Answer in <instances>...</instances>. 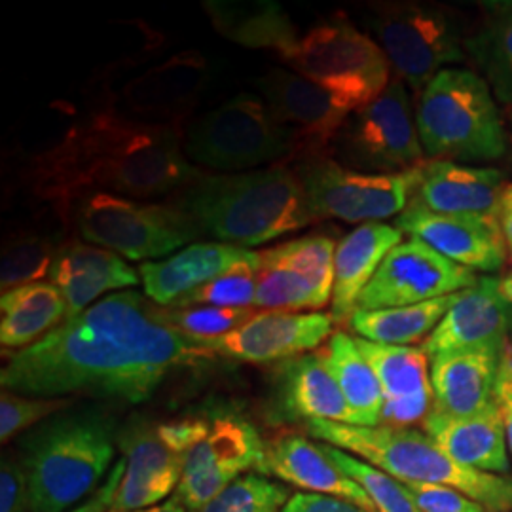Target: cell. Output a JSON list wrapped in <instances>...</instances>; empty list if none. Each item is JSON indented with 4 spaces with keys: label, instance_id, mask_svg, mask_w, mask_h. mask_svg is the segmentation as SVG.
<instances>
[{
    "label": "cell",
    "instance_id": "f6af8a7d",
    "mask_svg": "<svg viewBox=\"0 0 512 512\" xmlns=\"http://www.w3.org/2000/svg\"><path fill=\"white\" fill-rule=\"evenodd\" d=\"M495 403L501 412V420L505 425L507 444L512 456V349L509 344L503 351V359L499 366V376L495 385Z\"/></svg>",
    "mask_w": 512,
    "mask_h": 512
},
{
    "label": "cell",
    "instance_id": "c3c4849f",
    "mask_svg": "<svg viewBox=\"0 0 512 512\" xmlns=\"http://www.w3.org/2000/svg\"><path fill=\"white\" fill-rule=\"evenodd\" d=\"M109 512H186V507L183 505V501L175 495V497H169L164 503L156 505V507H150V509H143V511H109Z\"/></svg>",
    "mask_w": 512,
    "mask_h": 512
},
{
    "label": "cell",
    "instance_id": "ba28073f",
    "mask_svg": "<svg viewBox=\"0 0 512 512\" xmlns=\"http://www.w3.org/2000/svg\"><path fill=\"white\" fill-rule=\"evenodd\" d=\"M330 158L372 175H399L427 162L403 80L391 76L384 92L349 116L332 141Z\"/></svg>",
    "mask_w": 512,
    "mask_h": 512
},
{
    "label": "cell",
    "instance_id": "603a6c76",
    "mask_svg": "<svg viewBox=\"0 0 512 512\" xmlns=\"http://www.w3.org/2000/svg\"><path fill=\"white\" fill-rule=\"evenodd\" d=\"M139 277L122 256L82 241L59 247L50 270V283L67 304L65 319L88 310L105 294L128 291L141 281Z\"/></svg>",
    "mask_w": 512,
    "mask_h": 512
},
{
    "label": "cell",
    "instance_id": "4fadbf2b",
    "mask_svg": "<svg viewBox=\"0 0 512 512\" xmlns=\"http://www.w3.org/2000/svg\"><path fill=\"white\" fill-rule=\"evenodd\" d=\"M264 101L291 139L293 162L330 156L332 141L357 107L308 78L274 69L260 80Z\"/></svg>",
    "mask_w": 512,
    "mask_h": 512
},
{
    "label": "cell",
    "instance_id": "6da1fadb",
    "mask_svg": "<svg viewBox=\"0 0 512 512\" xmlns=\"http://www.w3.org/2000/svg\"><path fill=\"white\" fill-rule=\"evenodd\" d=\"M213 357L139 291L112 293L65 319L2 368V389L40 399L88 395L143 403L181 366Z\"/></svg>",
    "mask_w": 512,
    "mask_h": 512
},
{
    "label": "cell",
    "instance_id": "8992f818",
    "mask_svg": "<svg viewBox=\"0 0 512 512\" xmlns=\"http://www.w3.org/2000/svg\"><path fill=\"white\" fill-rule=\"evenodd\" d=\"M416 124L425 158L488 164L507 156V126L488 82L471 69L437 74L418 95Z\"/></svg>",
    "mask_w": 512,
    "mask_h": 512
},
{
    "label": "cell",
    "instance_id": "9a60e30c",
    "mask_svg": "<svg viewBox=\"0 0 512 512\" xmlns=\"http://www.w3.org/2000/svg\"><path fill=\"white\" fill-rule=\"evenodd\" d=\"M478 275L439 255L429 245L408 239L385 256L368 283L357 310H384L429 302L473 287Z\"/></svg>",
    "mask_w": 512,
    "mask_h": 512
},
{
    "label": "cell",
    "instance_id": "ffe728a7",
    "mask_svg": "<svg viewBox=\"0 0 512 512\" xmlns=\"http://www.w3.org/2000/svg\"><path fill=\"white\" fill-rule=\"evenodd\" d=\"M505 177L494 167L427 160L414 205L450 217H471L499 224Z\"/></svg>",
    "mask_w": 512,
    "mask_h": 512
},
{
    "label": "cell",
    "instance_id": "5b68a950",
    "mask_svg": "<svg viewBox=\"0 0 512 512\" xmlns=\"http://www.w3.org/2000/svg\"><path fill=\"white\" fill-rule=\"evenodd\" d=\"M311 439L342 448L403 484H444L469 495L486 511H512V480L456 463L425 431L406 425H348L308 421Z\"/></svg>",
    "mask_w": 512,
    "mask_h": 512
},
{
    "label": "cell",
    "instance_id": "d6a6232c",
    "mask_svg": "<svg viewBox=\"0 0 512 512\" xmlns=\"http://www.w3.org/2000/svg\"><path fill=\"white\" fill-rule=\"evenodd\" d=\"M456 298L458 293L414 306L355 311L348 321L349 329L357 334V338L374 344L412 346L429 338Z\"/></svg>",
    "mask_w": 512,
    "mask_h": 512
},
{
    "label": "cell",
    "instance_id": "ac0fdd59",
    "mask_svg": "<svg viewBox=\"0 0 512 512\" xmlns=\"http://www.w3.org/2000/svg\"><path fill=\"white\" fill-rule=\"evenodd\" d=\"M124 452V476L110 511H143L167 501L183 480L186 458L165 444L158 427L135 421L118 435Z\"/></svg>",
    "mask_w": 512,
    "mask_h": 512
},
{
    "label": "cell",
    "instance_id": "30bf717a",
    "mask_svg": "<svg viewBox=\"0 0 512 512\" xmlns=\"http://www.w3.org/2000/svg\"><path fill=\"white\" fill-rule=\"evenodd\" d=\"M183 150L190 164L217 171L251 169L293 154L287 131L266 101L249 93L198 118L183 137Z\"/></svg>",
    "mask_w": 512,
    "mask_h": 512
},
{
    "label": "cell",
    "instance_id": "7a4b0ae2",
    "mask_svg": "<svg viewBox=\"0 0 512 512\" xmlns=\"http://www.w3.org/2000/svg\"><path fill=\"white\" fill-rule=\"evenodd\" d=\"M200 169L184 156L179 129L95 112L67 129L33 162L29 179L38 198L65 217L86 196L150 198L177 192Z\"/></svg>",
    "mask_w": 512,
    "mask_h": 512
},
{
    "label": "cell",
    "instance_id": "ee69618b",
    "mask_svg": "<svg viewBox=\"0 0 512 512\" xmlns=\"http://www.w3.org/2000/svg\"><path fill=\"white\" fill-rule=\"evenodd\" d=\"M279 512H370L363 507L334 497V495L308 494L298 492L291 495V499L285 503V507Z\"/></svg>",
    "mask_w": 512,
    "mask_h": 512
},
{
    "label": "cell",
    "instance_id": "8fae6325",
    "mask_svg": "<svg viewBox=\"0 0 512 512\" xmlns=\"http://www.w3.org/2000/svg\"><path fill=\"white\" fill-rule=\"evenodd\" d=\"M73 213L84 241L129 260H162L200 238L194 224L175 207L133 202L109 192L82 198Z\"/></svg>",
    "mask_w": 512,
    "mask_h": 512
},
{
    "label": "cell",
    "instance_id": "f907efd6",
    "mask_svg": "<svg viewBox=\"0 0 512 512\" xmlns=\"http://www.w3.org/2000/svg\"><path fill=\"white\" fill-rule=\"evenodd\" d=\"M507 139H509V150H507V154L511 156L512 169V114H509V128H507Z\"/></svg>",
    "mask_w": 512,
    "mask_h": 512
},
{
    "label": "cell",
    "instance_id": "7c38bea8",
    "mask_svg": "<svg viewBox=\"0 0 512 512\" xmlns=\"http://www.w3.org/2000/svg\"><path fill=\"white\" fill-rule=\"evenodd\" d=\"M423 165L399 175H372L348 169L330 156H313L296 162L294 171L315 219L368 224L403 213L420 186Z\"/></svg>",
    "mask_w": 512,
    "mask_h": 512
},
{
    "label": "cell",
    "instance_id": "2e32d148",
    "mask_svg": "<svg viewBox=\"0 0 512 512\" xmlns=\"http://www.w3.org/2000/svg\"><path fill=\"white\" fill-rule=\"evenodd\" d=\"M334 325V317L321 311H256L239 329L200 346L251 365L283 363L319 348L332 336Z\"/></svg>",
    "mask_w": 512,
    "mask_h": 512
},
{
    "label": "cell",
    "instance_id": "e575fe53",
    "mask_svg": "<svg viewBox=\"0 0 512 512\" xmlns=\"http://www.w3.org/2000/svg\"><path fill=\"white\" fill-rule=\"evenodd\" d=\"M332 302V296L321 291L306 275L291 270L258 266L256 272L255 310L317 311Z\"/></svg>",
    "mask_w": 512,
    "mask_h": 512
},
{
    "label": "cell",
    "instance_id": "d590c367",
    "mask_svg": "<svg viewBox=\"0 0 512 512\" xmlns=\"http://www.w3.org/2000/svg\"><path fill=\"white\" fill-rule=\"evenodd\" d=\"M330 461L348 475L357 486L363 488L376 512H420L408 494L401 480L387 475L382 469L366 463L365 459L355 458L342 448L321 442Z\"/></svg>",
    "mask_w": 512,
    "mask_h": 512
},
{
    "label": "cell",
    "instance_id": "3957f363",
    "mask_svg": "<svg viewBox=\"0 0 512 512\" xmlns=\"http://www.w3.org/2000/svg\"><path fill=\"white\" fill-rule=\"evenodd\" d=\"M200 236L251 249L315 222L294 167L274 164L238 175L198 171L171 203Z\"/></svg>",
    "mask_w": 512,
    "mask_h": 512
},
{
    "label": "cell",
    "instance_id": "5bb4252c",
    "mask_svg": "<svg viewBox=\"0 0 512 512\" xmlns=\"http://www.w3.org/2000/svg\"><path fill=\"white\" fill-rule=\"evenodd\" d=\"M264 452L266 444L255 425L234 414H219L209 420L207 435L186 456L175 495L186 511L198 512L239 476L256 471Z\"/></svg>",
    "mask_w": 512,
    "mask_h": 512
},
{
    "label": "cell",
    "instance_id": "484cf974",
    "mask_svg": "<svg viewBox=\"0 0 512 512\" xmlns=\"http://www.w3.org/2000/svg\"><path fill=\"white\" fill-rule=\"evenodd\" d=\"M505 348H473L431 359L433 408L465 418L495 401V385Z\"/></svg>",
    "mask_w": 512,
    "mask_h": 512
},
{
    "label": "cell",
    "instance_id": "f546056e",
    "mask_svg": "<svg viewBox=\"0 0 512 512\" xmlns=\"http://www.w3.org/2000/svg\"><path fill=\"white\" fill-rule=\"evenodd\" d=\"M67 304L52 283H29L2 293L0 344L4 349L29 348L63 323Z\"/></svg>",
    "mask_w": 512,
    "mask_h": 512
},
{
    "label": "cell",
    "instance_id": "52a82bcc",
    "mask_svg": "<svg viewBox=\"0 0 512 512\" xmlns=\"http://www.w3.org/2000/svg\"><path fill=\"white\" fill-rule=\"evenodd\" d=\"M368 27L382 48L393 76L420 95L437 74L465 63L471 29L458 12L433 2H374Z\"/></svg>",
    "mask_w": 512,
    "mask_h": 512
},
{
    "label": "cell",
    "instance_id": "4316f807",
    "mask_svg": "<svg viewBox=\"0 0 512 512\" xmlns=\"http://www.w3.org/2000/svg\"><path fill=\"white\" fill-rule=\"evenodd\" d=\"M256 473L277 478L308 494L334 495L351 501L365 511H374L372 501L348 475H344L325 454L321 442L291 435L266 444L264 458Z\"/></svg>",
    "mask_w": 512,
    "mask_h": 512
},
{
    "label": "cell",
    "instance_id": "bcb514c9",
    "mask_svg": "<svg viewBox=\"0 0 512 512\" xmlns=\"http://www.w3.org/2000/svg\"><path fill=\"white\" fill-rule=\"evenodd\" d=\"M124 467H126V463H124V459H120L112 467L109 478L101 484V488L88 501L80 503L78 507H74V509L67 512H109L110 507H112L114 492H116V488H118V484H120V480L124 476Z\"/></svg>",
    "mask_w": 512,
    "mask_h": 512
},
{
    "label": "cell",
    "instance_id": "7bdbcfd3",
    "mask_svg": "<svg viewBox=\"0 0 512 512\" xmlns=\"http://www.w3.org/2000/svg\"><path fill=\"white\" fill-rule=\"evenodd\" d=\"M29 509L27 476L18 459L4 456L0 465V512H25Z\"/></svg>",
    "mask_w": 512,
    "mask_h": 512
},
{
    "label": "cell",
    "instance_id": "816d5d0a",
    "mask_svg": "<svg viewBox=\"0 0 512 512\" xmlns=\"http://www.w3.org/2000/svg\"><path fill=\"white\" fill-rule=\"evenodd\" d=\"M511 349H512V323H511Z\"/></svg>",
    "mask_w": 512,
    "mask_h": 512
},
{
    "label": "cell",
    "instance_id": "836d02e7",
    "mask_svg": "<svg viewBox=\"0 0 512 512\" xmlns=\"http://www.w3.org/2000/svg\"><path fill=\"white\" fill-rule=\"evenodd\" d=\"M336 241L329 236H306L270 247L260 255V264L306 275L321 291L334 293Z\"/></svg>",
    "mask_w": 512,
    "mask_h": 512
},
{
    "label": "cell",
    "instance_id": "74e56055",
    "mask_svg": "<svg viewBox=\"0 0 512 512\" xmlns=\"http://www.w3.org/2000/svg\"><path fill=\"white\" fill-rule=\"evenodd\" d=\"M291 495L283 482L260 473H247L198 512H279Z\"/></svg>",
    "mask_w": 512,
    "mask_h": 512
},
{
    "label": "cell",
    "instance_id": "8d00e7d4",
    "mask_svg": "<svg viewBox=\"0 0 512 512\" xmlns=\"http://www.w3.org/2000/svg\"><path fill=\"white\" fill-rule=\"evenodd\" d=\"M57 251L59 249L55 247L54 241L44 236H18L10 239L2 251V293L50 277Z\"/></svg>",
    "mask_w": 512,
    "mask_h": 512
},
{
    "label": "cell",
    "instance_id": "44dd1931",
    "mask_svg": "<svg viewBox=\"0 0 512 512\" xmlns=\"http://www.w3.org/2000/svg\"><path fill=\"white\" fill-rule=\"evenodd\" d=\"M272 408L281 421H334L355 425L330 372L325 353H306L275 370Z\"/></svg>",
    "mask_w": 512,
    "mask_h": 512
},
{
    "label": "cell",
    "instance_id": "277c9868",
    "mask_svg": "<svg viewBox=\"0 0 512 512\" xmlns=\"http://www.w3.org/2000/svg\"><path fill=\"white\" fill-rule=\"evenodd\" d=\"M116 421L101 408L63 410L21 440L29 511L67 512L97 492L116 454Z\"/></svg>",
    "mask_w": 512,
    "mask_h": 512
},
{
    "label": "cell",
    "instance_id": "f1b7e54d",
    "mask_svg": "<svg viewBox=\"0 0 512 512\" xmlns=\"http://www.w3.org/2000/svg\"><path fill=\"white\" fill-rule=\"evenodd\" d=\"M465 54L497 103L512 110V0L480 4V21L465 40Z\"/></svg>",
    "mask_w": 512,
    "mask_h": 512
},
{
    "label": "cell",
    "instance_id": "9c48e42d",
    "mask_svg": "<svg viewBox=\"0 0 512 512\" xmlns=\"http://www.w3.org/2000/svg\"><path fill=\"white\" fill-rule=\"evenodd\" d=\"M281 57L294 73L346 97L357 110L374 101L391 80L378 42L346 18L313 27Z\"/></svg>",
    "mask_w": 512,
    "mask_h": 512
},
{
    "label": "cell",
    "instance_id": "e0dca14e",
    "mask_svg": "<svg viewBox=\"0 0 512 512\" xmlns=\"http://www.w3.org/2000/svg\"><path fill=\"white\" fill-rule=\"evenodd\" d=\"M395 226L403 236L429 245L439 255L475 274H497L507 262V243L499 224L471 217L437 215L408 203L395 219Z\"/></svg>",
    "mask_w": 512,
    "mask_h": 512
},
{
    "label": "cell",
    "instance_id": "b9f144b4",
    "mask_svg": "<svg viewBox=\"0 0 512 512\" xmlns=\"http://www.w3.org/2000/svg\"><path fill=\"white\" fill-rule=\"evenodd\" d=\"M404 486L420 512H486L475 499L452 486L416 482Z\"/></svg>",
    "mask_w": 512,
    "mask_h": 512
},
{
    "label": "cell",
    "instance_id": "681fc988",
    "mask_svg": "<svg viewBox=\"0 0 512 512\" xmlns=\"http://www.w3.org/2000/svg\"><path fill=\"white\" fill-rule=\"evenodd\" d=\"M501 293L512 304V272L501 279Z\"/></svg>",
    "mask_w": 512,
    "mask_h": 512
},
{
    "label": "cell",
    "instance_id": "f35d334b",
    "mask_svg": "<svg viewBox=\"0 0 512 512\" xmlns=\"http://www.w3.org/2000/svg\"><path fill=\"white\" fill-rule=\"evenodd\" d=\"M260 266V255L256 260L241 262L234 270L220 275L211 283L183 296L171 308H192V306H211V308H238L255 310L256 272Z\"/></svg>",
    "mask_w": 512,
    "mask_h": 512
},
{
    "label": "cell",
    "instance_id": "83f0119b",
    "mask_svg": "<svg viewBox=\"0 0 512 512\" xmlns=\"http://www.w3.org/2000/svg\"><path fill=\"white\" fill-rule=\"evenodd\" d=\"M401 243L403 232L385 222L361 224L338 243L334 255V293L330 302V315L336 325L348 323L385 256Z\"/></svg>",
    "mask_w": 512,
    "mask_h": 512
},
{
    "label": "cell",
    "instance_id": "d4e9b609",
    "mask_svg": "<svg viewBox=\"0 0 512 512\" xmlns=\"http://www.w3.org/2000/svg\"><path fill=\"white\" fill-rule=\"evenodd\" d=\"M355 342L382 385L384 420L389 425H406L425 418L433 406V389L429 357L423 348L384 346L363 338Z\"/></svg>",
    "mask_w": 512,
    "mask_h": 512
},
{
    "label": "cell",
    "instance_id": "d6986e66",
    "mask_svg": "<svg viewBox=\"0 0 512 512\" xmlns=\"http://www.w3.org/2000/svg\"><path fill=\"white\" fill-rule=\"evenodd\" d=\"M511 323L512 304L501 293V279L482 275L473 287L458 293L421 348L429 361L461 349L507 348Z\"/></svg>",
    "mask_w": 512,
    "mask_h": 512
},
{
    "label": "cell",
    "instance_id": "1f68e13d",
    "mask_svg": "<svg viewBox=\"0 0 512 512\" xmlns=\"http://www.w3.org/2000/svg\"><path fill=\"white\" fill-rule=\"evenodd\" d=\"M207 14L222 35L251 48L285 54L298 40L287 12L275 2H207Z\"/></svg>",
    "mask_w": 512,
    "mask_h": 512
},
{
    "label": "cell",
    "instance_id": "4dcf8cb0",
    "mask_svg": "<svg viewBox=\"0 0 512 512\" xmlns=\"http://www.w3.org/2000/svg\"><path fill=\"white\" fill-rule=\"evenodd\" d=\"M325 359L348 403L355 425H380L384 420V391L355 338L342 330L334 332L330 336Z\"/></svg>",
    "mask_w": 512,
    "mask_h": 512
},
{
    "label": "cell",
    "instance_id": "cb8c5ba5",
    "mask_svg": "<svg viewBox=\"0 0 512 512\" xmlns=\"http://www.w3.org/2000/svg\"><path fill=\"white\" fill-rule=\"evenodd\" d=\"M423 431L435 440L440 450L459 465L478 473H509V444L497 403L473 416L456 418L431 406L423 418Z\"/></svg>",
    "mask_w": 512,
    "mask_h": 512
},
{
    "label": "cell",
    "instance_id": "7dc6e473",
    "mask_svg": "<svg viewBox=\"0 0 512 512\" xmlns=\"http://www.w3.org/2000/svg\"><path fill=\"white\" fill-rule=\"evenodd\" d=\"M499 228L503 239L507 243V249L512 251V183L507 184L503 198H501V209H499Z\"/></svg>",
    "mask_w": 512,
    "mask_h": 512
},
{
    "label": "cell",
    "instance_id": "60d3db41",
    "mask_svg": "<svg viewBox=\"0 0 512 512\" xmlns=\"http://www.w3.org/2000/svg\"><path fill=\"white\" fill-rule=\"evenodd\" d=\"M71 403L67 399H40L25 397L2 389L0 395V440L6 444L21 431L40 425L42 421L67 410Z\"/></svg>",
    "mask_w": 512,
    "mask_h": 512
},
{
    "label": "cell",
    "instance_id": "7402d4cb",
    "mask_svg": "<svg viewBox=\"0 0 512 512\" xmlns=\"http://www.w3.org/2000/svg\"><path fill=\"white\" fill-rule=\"evenodd\" d=\"M256 258L258 253L251 249L205 241L192 243L183 251L162 260L143 262L139 275L148 300L156 306L171 308L186 294L234 270L241 262Z\"/></svg>",
    "mask_w": 512,
    "mask_h": 512
},
{
    "label": "cell",
    "instance_id": "ab89813d",
    "mask_svg": "<svg viewBox=\"0 0 512 512\" xmlns=\"http://www.w3.org/2000/svg\"><path fill=\"white\" fill-rule=\"evenodd\" d=\"M160 317L171 329L184 334L186 338L202 344L215 340L247 323L255 310L238 308H211V306H192V308H160Z\"/></svg>",
    "mask_w": 512,
    "mask_h": 512
}]
</instances>
